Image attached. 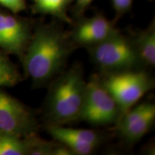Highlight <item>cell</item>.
<instances>
[{
  "instance_id": "1",
  "label": "cell",
  "mask_w": 155,
  "mask_h": 155,
  "mask_svg": "<svg viewBox=\"0 0 155 155\" xmlns=\"http://www.w3.org/2000/svg\"><path fill=\"white\" fill-rule=\"evenodd\" d=\"M71 50L72 44L61 30L42 27L26 48L23 61L25 73L36 83H47L61 71Z\"/></svg>"
},
{
  "instance_id": "2",
  "label": "cell",
  "mask_w": 155,
  "mask_h": 155,
  "mask_svg": "<svg viewBox=\"0 0 155 155\" xmlns=\"http://www.w3.org/2000/svg\"><path fill=\"white\" fill-rule=\"evenodd\" d=\"M86 89L83 71L78 65L56 79L50 88L46 106L50 124L63 125L80 119Z\"/></svg>"
},
{
  "instance_id": "3",
  "label": "cell",
  "mask_w": 155,
  "mask_h": 155,
  "mask_svg": "<svg viewBox=\"0 0 155 155\" xmlns=\"http://www.w3.org/2000/svg\"><path fill=\"white\" fill-rule=\"evenodd\" d=\"M88 49L94 63L108 73L134 70L142 64L134 42L118 31Z\"/></svg>"
},
{
  "instance_id": "4",
  "label": "cell",
  "mask_w": 155,
  "mask_h": 155,
  "mask_svg": "<svg viewBox=\"0 0 155 155\" xmlns=\"http://www.w3.org/2000/svg\"><path fill=\"white\" fill-rule=\"evenodd\" d=\"M121 112L117 103L96 75L86 82L85 99L80 119L94 126L116 123Z\"/></svg>"
},
{
  "instance_id": "5",
  "label": "cell",
  "mask_w": 155,
  "mask_h": 155,
  "mask_svg": "<svg viewBox=\"0 0 155 155\" xmlns=\"http://www.w3.org/2000/svg\"><path fill=\"white\" fill-rule=\"evenodd\" d=\"M108 74L103 83L119 105L121 114L133 107L154 85L144 71L130 70Z\"/></svg>"
},
{
  "instance_id": "6",
  "label": "cell",
  "mask_w": 155,
  "mask_h": 155,
  "mask_svg": "<svg viewBox=\"0 0 155 155\" xmlns=\"http://www.w3.org/2000/svg\"><path fill=\"white\" fill-rule=\"evenodd\" d=\"M38 129L34 116L17 99L0 91V133L30 137Z\"/></svg>"
},
{
  "instance_id": "7",
  "label": "cell",
  "mask_w": 155,
  "mask_h": 155,
  "mask_svg": "<svg viewBox=\"0 0 155 155\" xmlns=\"http://www.w3.org/2000/svg\"><path fill=\"white\" fill-rule=\"evenodd\" d=\"M155 120V106L152 103H143L123 113L118 120L119 131L129 142L142 138Z\"/></svg>"
},
{
  "instance_id": "8",
  "label": "cell",
  "mask_w": 155,
  "mask_h": 155,
  "mask_svg": "<svg viewBox=\"0 0 155 155\" xmlns=\"http://www.w3.org/2000/svg\"><path fill=\"white\" fill-rule=\"evenodd\" d=\"M48 131L55 140L66 146L73 154H91L99 143V136L88 129H73L63 125L49 124Z\"/></svg>"
},
{
  "instance_id": "9",
  "label": "cell",
  "mask_w": 155,
  "mask_h": 155,
  "mask_svg": "<svg viewBox=\"0 0 155 155\" xmlns=\"http://www.w3.org/2000/svg\"><path fill=\"white\" fill-rule=\"evenodd\" d=\"M116 32L113 22L99 15L79 23L73 30L71 39L74 43L88 48L104 41Z\"/></svg>"
},
{
  "instance_id": "10",
  "label": "cell",
  "mask_w": 155,
  "mask_h": 155,
  "mask_svg": "<svg viewBox=\"0 0 155 155\" xmlns=\"http://www.w3.org/2000/svg\"><path fill=\"white\" fill-rule=\"evenodd\" d=\"M30 40V31L22 21L0 12V48L10 53L22 54Z\"/></svg>"
},
{
  "instance_id": "11",
  "label": "cell",
  "mask_w": 155,
  "mask_h": 155,
  "mask_svg": "<svg viewBox=\"0 0 155 155\" xmlns=\"http://www.w3.org/2000/svg\"><path fill=\"white\" fill-rule=\"evenodd\" d=\"M133 42L141 63L154 66L155 30L154 25L141 32Z\"/></svg>"
},
{
  "instance_id": "12",
  "label": "cell",
  "mask_w": 155,
  "mask_h": 155,
  "mask_svg": "<svg viewBox=\"0 0 155 155\" xmlns=\"http://www.w3.org/2000/svg\"><path fill=\"white\" fill-rule=\"evenodd\" d=\"M71 0H32L37 12L50 15L65 21L71 22L67 15V8Z\"/></svg>"
},
{
  "instance_id": "13",
  "label": "cell",
  "mask_w": 155,
  "mask_h": 155,
  "mask_svg": "<svg viewBox=\"0 0 155 155\" xmlns=\"http://www.w3.org/2000/svg\"><path fill=\"white\" fill-rule=\"evenodd\" d=\"M0 133V155H23L30 154L31 141Z\"/></svg>"
},
{
  "instance_id": "14",
  "label": "cell",
  "mask_w": 155,
  "mask_h": 155,
  "mask_svg": "<svg viewBox=\"0 0 155 155\" xmlns=\"http://www.w3.org/2000/svg\"><path fill=\"white\" fill-rule=\"evenodd\" d=\"M19 75L14 65L0 53V86H14Z\"/></svg>"
},
{
  "instance_id": "15",
  "label": "cell",
  "mask_w": 155,
  "mask_h": 155,
  "mask_svg": "<svg viewBox=\"0 0 155 155\" xmlns=\"http://www.w3.org/2000/svg\"><path fill=\"white\" fill-rule=\"evenodd\" d=\"M0 5L13 13L20 12L26 7L25 0H0Z\"/></svg>"
},
{
  "instance_id": "16",
  "label": "cell",
  "mask_w": 155,
  "mask_h": 155,
  "mask_svg": "<svg viewBox=\"0 0 155 155\" xmlns=\"http://www.w3.org/2000/svg\"><path fill=\"white\" fill-rule=\"evenodd\" d=\"M111 2L118 13H124L130 9L133 0H111Z\"/></svg>"
},
{
  "instance_id": "17",
  "label": "cell",
  "mask_w": 155,
  "mask_h": 155,
  "mask_svg": "<svg viewBox=\"0 0 155 155\" xmlns=\"http://www.w3.org/2000/svg\"><path fill=\"white\" fill-rule=\"evenodd\" d=\"M75 1H76L78 8L83 10V9L88 7L94 0H75Z\"/></svg>"
}]
</instances>
